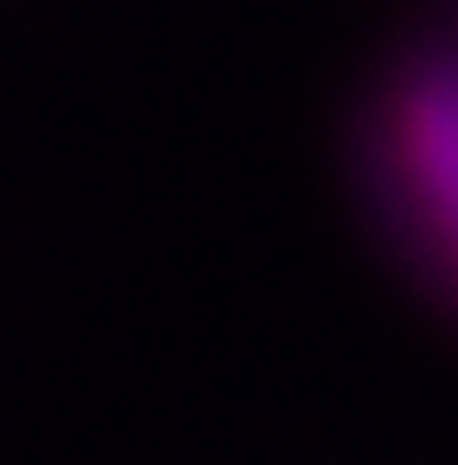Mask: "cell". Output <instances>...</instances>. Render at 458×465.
Masks as SVG:
<instances>
[{"label": "cell", "mask_w": 458, "mask_h": 465, "mask_svg": "<svg viewBox=\"0 0 458 465\" xmlns=\"http://www.w3.org/2000/svg\"><path fill=\"white\" fill-rule=\"evenodd\" d=\"M397 158L417 213L458 261V69H424L397 96Z\"/></svg>", "instance_id": "1"}]
</instances>
